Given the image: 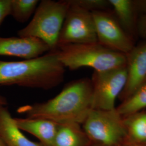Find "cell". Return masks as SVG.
I'll return each mask as SVG.
<instances>
[{
  "mask_svg": "<svg viewBox=\"0 0 146 146\" xmlns=\"http://www.w3.org/2000/svg\"><path fill=\"white\" fill-rule=\"evenodd\" d=\"M127 82L121 95L129 98L146 81V42L135 46L126 55Z\"/></svg>",
  "mask_w": 146,
  "mask_h": 146,
  "instance_id": "obj_10",
  "label": "cell"
},
{
  "mask_svg": "<svg viewBox=\"0 0 146 146\" xmlns=\"http://www.w3.org/2000/svg\"><path fill=\"white\" fill-rule=\"evenodd\" d=\"M11 0H0V26L8 15H10Z\"/></svg>",
  "mask_w": 146,
  "mask_h": 146,
  "instance_id": "obj_19",
  "label": "cell"
},
{
  "mask_svg": "<svg viewBox=\"0 0 146 146\" xmlns=\"http://www.w3.org/2000/svg\"><path fill=\"white\" fill-rule=\"evenodd\" d=\"M146 108V81L129 98L116 108L122 117L140 112Z\"/></svg>",
  "mask_w": 146,
  "mask_h": 146,
  "instance_id": "obj_16",
  "label": "cell"
},
{
  "mask_svg": "<svg viewBox=\"0 0 146 146\" xmlns=\"http://www.w3.org/2000/svg\"><path fill=\"white\" fill-rule=\"evenodd\" d=\"M98 42L117 52L127 55L135 47L133 37L120 25L114 13L108 11L92 12Z\"/></svg>",
  "mask_w": 146,
  "mask_h": 146,
  "instance_id": "obj_8",
  "label": "cell"
},
{
  "mask_svg": "<svg viewBox=\"0 0 146 146\" xmlns=\"http://www.w3.org/2000/svg\"><path fill=\"white\" fill-rule=\"evenodd\" d=\"M65 67L56 51L20 61L0 60V85L49 90L62 84Z\"/></svg>",
  "mask_w": 146,
  "mask_h": 146,
  "instance_id": "obj_2",
  "label": "cell"
},
{
  "mask_svg": "<svg viewBox=\"0 0 146 146\" xmlns=\"http://www.w3.org/2000/svg\"><path fill=\"white\" fill-rule=\"evenodd\" d=\"M120 146H146V143H135L128 140L127 139Z\"/></svg>",
  "mask_w": 146,
  "mask_h": 146,
  "instance_id": "obj_22",
  "label": "cell"
},
{
  "mask_svg": "<svg viewBox=\"0 0 146 146\" xmlns=\"http://www.w3.org/2000/svg\"><path fill=\"white\" fill-rule=\"evenodd\" d=\"M50 52L41 40L31 37H0V55L29 60Z\"/></svg>",
  "mask_w": 146,
  "mask_h": 146,
  "instance_id": "obj_9",
  "label": "cell"
},
{
  "mask_svg": "<svg viewBox=\"0 0 146 146\" xmlns=\"http://www.w3.org/2000/svg\"><path fill=\"white\" fill-rule=\"evenodd\" d=\"M92 143L81 125L65 123L58 125L52 146H89Z\"/></svg>",
  "mask_w": 146,
  "mask_h": 146,
  "instance_id": "obj_13",
  "label": "cell"
},
{
  "mask_svg": "<svg viewBox=\"0 0 146 146\" xmlns=\"http://www.w3.org/2000/svg\"><path fill=\"white\" fill-rule=\"evenodd\" d=\"M38 3V0H11L10 15L19 22H26L35 13Z\"/></svg>",
  "mask_w": 146,
  "mask_h": 146,
  "instance_id": "obj_17",
  "label": "cell"
},
{
  "mask_svg": "<svg viewBox=\"0 0 146 146\" xmlns=\"http://www.w3.org/2000/svg\"><path fill=\"white\" fill-rule=\"evenodd\" d=\"M109 2L120 25L133 37V33L136 31L139 16L134 0H109Z\"/></svg>",
  "mask_w": 146,
  "mask_h": 146,
  "instance_id": "obj_14",
  "label": "cell"
},
{
  "mask_svg": "<svg viewBox=\"0 0 146 146\" xmlns=\"http://www.w3.org/2000/svg\"><path fill=\"white\" fill-rule=\"evenodd\" d=\"M69 7L68 0H42L29 23L18 36L36 38L45 43L50 52L58 49V40Z\"/></svg>",
  "mask_w": 146,
  "mask_h": 146,
  "instance_id": "obj_4",
  "label": "cell"
},
{
  "mask_svg": "<svg viewBox=\"0 0 146 146\" xmlns=\"http://www.w3.org/2000/svg\"><path fill=\"white\" fill-rule=\"evenodd\" d=\"M0 105V135L6 146H40L38 142L30 140L17 125L6 107Z\"/></svg>",
  "mask_w": 146,
  "mask_h": 146,
  "instance_id": "obj_12",
  "label": "cell"
},
{
  "mask_svg": "<svg viewBox=\"0 0 146 146\" xmlns=\"http://www.w3.org/2000/svg\"><path fill=\"white\" fill-rule=\"evenodd\" d=\"M136 33L141 37L146 39V14L139 17L137 23Z\"/></svg>",
  "mask_w": 146,
  "mask_h": 146,
  "instance_id": "obj_20",
  "label": "cell"
},
{
  "mask_svg": "<svg viewBox=\"0 0 146 146\" xmlns=\"http://www.w3.org/2000/svg\"><path fill=\"white\" fill-rule=\"evenodd\" d=\"M8 104V101L5 97L0 95V105L7 106Z\"/></svg>",
  "mask_w": 146,
  "mask_h": 146,
  "instance_id": "obj_23",
  "label": "cell"
},
{
  "mask_svg": "<svg viewBox=\"0 0 146 146\" xmlns=\"http://www.w3.org/2000/svg\"><path fill=\"white\" fill-rule=\"evenodd\" d=\"M0 146H6L5 143H4V142L2 139V137H1V135H0Z\"/></svg>",
  "mask_w": 146,
  "mask_h": 146,
  "instance_id": "obj_24",
  "label": "cell"
},
{
  "mask_svg": "<svg viewBox=\"0 0 146 146\" xmlns=\"http://www.w3.org/2000/svg\"><path fill=\"white\" fill-rule=\"evenodd\" d=\"M92 92L91 80L81 78L69 82L52 99L21 106L17 111L28 118L82 125L93 110Z\"/></svg>",
  "mask_w": 146,
  "mask_h": 146,
  "instance_id": "obj_1",
  "label": "cell"
},
{
  "mask_svg": "<svg viewBox=\"0 0 146 146\" xmlns=\"http://www.w3.org/2000/svg\"><path fill=\"white\" fill-rule=\"evenodd\" d=\"M92 143L120 146L127 139L123 117L116 110H92L81 125Z\"/></svg>",
  "mask_w": 146,
  "mask_h": 146,
  "instance_id": "obj_5",
  "label": "cell"
},
{
  "mask_svg": "<svg viewBox=\"0 0 146 146\" xmlns=\"http://www.w3.org/2000/svg\"><path fill=\"white\" fill-rule=\"evenodd\" d=\"M14 119L18 128L36 137L40 146H52L59 124L40 118Z\"/></svg>",
  "mask_w": 146,
  "mask_h": 146,
  "instance_id": "obj_11",
  "label": "cell"
},
{
  "mask_svg": "<svg viewBox=\"0 0 146 146\" xmlns=\"http://www.w3.org/2000/svg\"><path fill=\"white\" fill-rule=\"evenodd\" d=\"M139 16L146 14V0H134Z\"/></svg>",
  "mask_w": 146,
  "mask_h": 146,
  "instance_id": "obj_21",
  "label": "cell"
},
{
  "mask_svg": "<svg viewBox=\"0 0 146 146\" xmlns=\"http://www.w3.org/2000/svg\"><path fill=\"white\" fill-rule=\"evenodd\" d=\"M69 3L58 40V48L68 44L98 42L92 13Z\"/></svg>",
  "mask_w": 146,
  "mask_h": 146,
  "instance_id": "obj_7",
  "label": "cell"
},
{
  "mask_svg": "<svg viewBox=\"0 0 146 146\" xmlns=\"http://www.w3.org/2000/svg\"><path fill=\"white\" fill-rule=\"evenodd\" d=\"M58 58L71 70L82 67L104 71L126 66V55L112 50L98 42L68 44L58 48Z\"/></svg>",
  "mask_w": 146,
  "mask_h": 146,
  "instance_id": "obj_3",
  "label": "cell"
},
{
  "mask_svg": "<svg viewBox=\"0 0 146 146\" xmlns=\"http://www.w3.org/2000/svg\"><path fill=\"white\" fill-rule=\"evenodd\" d=\"M92 84V109H116L115 101L125 88L127 82L126 67L104 71H94Z\"/></svg>",
  "mask_w": 146,
  "mask_h": 146,
  "instance_id": "obj_6",
  "label": "cell"
},
{
  "mask_svg": "<svg viewBox=\"0 0 146 146\" xmlns=\"http://www.w3.org/2000/svg\"><path fill=\"white\" fill-rule=\"evenodd\" d=\"M123 119L127 131V140L135 143H146V113L140 111Z\"/></svg>",
  "mask_w": 146,
  "mask_h": 146,
  "instance_id": "obj_15",
  "label": "cell"
},
{
  "mask_svg": "<svg viewBox=\"0 0 146 146\" xmlns=\"http://www.w3.org/2000/svg\"><path fill=\"white\" fill-rule=\"evenodd\" d=\"M73 5H78L86 11H108L111 7L109 0H69Z\"/></svg>",
  "mask_w": 146,
  "mask_h": 146,
  "instance_id": "obj_18",
  "label": "cell"
},
{
  "mask_svg": "<svg viewBox=\"0 0 146 146\" xmlns=\"http://www.w3.org/2000/svg\"><path fill=\"white\" fill-rule=\"evenodd\" d=\"M89 146H105L102 145H100V144H98V143H92Z\"/></svg>",
  "mask_w": 146,
  "mask_h": 146,
  "instance_id": "obj_25",
  "label": "cell"
}]
</instances>
